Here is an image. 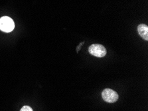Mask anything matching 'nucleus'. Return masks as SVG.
Instances as JSON below:
<instances>
[{"instance_id": "obj_1", "label": "nucleus", "mask_w": 148, "mask_h": 111, "mask_svg": "<svg viewBox=\"0 0 148 111\" xmlns=\"http://www.w3.org/2000/svg\"><path fill=\"white\" fill-rule=\"evenodd\" d=\"M15 28V23L12 18L4 16L0 18V30L5 33H10Z\"/></svg>"}, {"instance_id": "obj_2", "label": "nucleus", "mask_w": 148, "mask_h": 111, "mask_svg": "<svg viewBox=\"0 0 148 111\" xmlns=\"http://www.w3.org/2000/svg\"><path fill=\"white\" fill-rule=\"evenodd\" d=\"M89 53L96 57H104L106 56L107 51L105 47L100 44H93L88 48Z\"/></svg>"}, {"instance_id": "obj_3", "label": "nucleus", "mask_w": 148, "mask_h": 111, "mask_svg": "<svg viewBox=\"0 0 148 111\" xmlns=\"http://www.w3.org/2000/svg\"><path fill=\"white\" fill-rule=\"evenodd\" d=\"M102 97L104 101L108 103H116L118 100V94L114 90L105 89L102 92Z\"/></svg>"}, {"instance_id": "obj_4", "label": "nucleus", "mask_w": 148, "mask_h": 111, "mask_svg": "<svg viewBox=\"0 0 148 111\" xmlns=\"http://www.w3.org/2000/svg\"><path fill=\"white\" fill-rule=\"evenodd\" d=\"M138 32L145 41L148 40V26L145 24H140L138 26Z\"/></svg>"}, {"instance_id": "obj_5", "label": "nucleus", "mask_w": 148, "mask_h": 111, "mask_svg": "<svg viewBox=\"0 0 148 111\" xmlns=\"http://www.w3.org/2000/svg\"><path fill=\"white\" fill-rule=\"evenodd\" d=\"M20 111H33L32 108L30 107L29 106H24L21 108V109Z\"/></svg>"}, {"instance_id": "obj_6", "label": "nucleus", "mask_w": 148, "mask_h": 111, "mask_svg": "<svg viewBox=\"0 0 148 111\" xmlns=\"http://www.w3.org/2000/svg\"><path fill=\"white\" fill-rule=\"evenodd\" d=\"M83 43H84V42H82V43H80V44L79 45V46H78V48H77V52H78V51H79V49H80V47H81V46H82V45Z\"/></svg>"}]
</instances>
